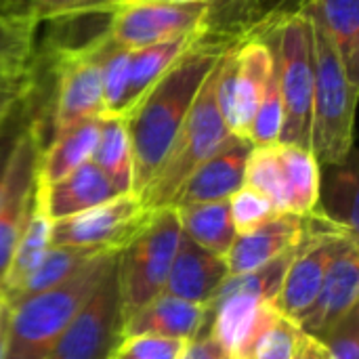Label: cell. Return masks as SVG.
I'll return each mask as SVG.
<instances>
[{
    "mask_svg": "<svg viewBox=\"0 0 359 359\" xmlns=\"http://www.w3.org/2000/svg\"><path fill=\"white\" fill-rule=\"evenodd\" d=\"M229 44L231 42L208 40L206 32L147 90V95L130 109V114L124 116L135 162L133 194L139 196L160 168L204 80Z\"/></svg>",
    "mask_w": 359,
    "mask_h": 359,
    "instance_id": "6da1fadb",
    "label": "cell"
},
{
    "mask_svg": "<svg viewBox=\"0 0 359 359\" xmlns=\"http://www.w3.org/2000/svg\"><path fill=\"white\" fill-rule=\"evenodd\" d=\"M118 252L95 257L67 282L6 307L2 359H48L61 334L116 263Z\"/></svg>",
    "mask_w": 359,
    "mask_h": 359,
    "instance_id": "7a4b0ae2",
    "label": "cell"
},
{
    "mask_svg": "<svg viewBox=\"0 0 359 359\" xmlns=\"http://www.w3.org/2000/svg\"><path fill=\"white\" fill-rule=\"evenodd\" d=\"M311 25L313 46V99H311V130L309 149L324 164H339L353 151L358 88L337 53L324 25L303 11Z\"/></svg>",
    "mask_w": 359,
    "mask_h": 359,
    "instance_id": "3957f363",
    "label": "cell"
},
{
    "mask_svg": "<svg viewBox=\"0 0 359 359\" xmlns=\"http://www.w3.org/2000/svg\"><path fill=\"white\" fill-rule=\"evenodd\" d=\"M215 88H217V65L204 80L160 168L154 172L151 181L139 194V200L147 210L170 208L177 191L191 177V172L231 137L221 116Z\"/></svg>",
    "mask_w": 359,
    "mask_h": 359,
    "instance_id": "277c9868",
    "label": "cell"
},
{
    "mask_svg": "<svg viewBox=\"0 0 359 359\" xmlns=\"http://www.w3.org/2000/svg\"><path fill=\"white\" fill-rule=\"evenodd\" d=\"M263 38L273 55V72L284 105V124L278 143L309 147L313 99V46L311 25L303 11L286 15Z\"/></svg>",
    "mask_w": 359,
    "mask_h": 359,
    "instance_id": "5b68a950",
    "label": "cell"
},
{
    "mask_svg": "<svg viewBox=\"0 0 359 359\" xmlns=\"http://www.w3.org/2000/svg\"><path fill=\"white\" fill-rule=\"evenodd\" d=\"M179 238L175 208H160L151 210L143 229L118 252L116 276L124 320L164 292Z\"/></svg>",
    "mask_w": 359,
    "mask_h": 359,
    "instance_id": "8992f818",
    "label": "cell"
},
{
    "mask_svg": "<svg viewBox=\"0 0 359 359\" xmlns=\"http://www.w3.org/2000/svg\"><path fill=\"white\" fill-rule=\"evenodd\" d=\"M215 8L200 2L116 0L109 4L107 34L128 50L208 32Z\"/></svg>",
    "mask_w": 359,
    "mask_h": 359,
    "instance_id": "52a82bcc",
    "label": "cell"
},
{
    "mask_svg": "<svg viewBox=\"0 0 359 359\" xmlns=\"http://www.w3.org/2000/svg\"><path fill=\"white\" fill-rule=\"evenodd\" d=\"M122 328L124 311L114 263L82 303L48 359H109L124 339Z\"/></svg>",
    "mask_w": 359,
    "mask_h": 359,
    "instance_id": "ba28073f",
    "label": "cell"
},
{
    "mask_svg": "<svg viewBox=\"0 0 359 359\" xmlns=\"http://www.w3.org/2000/svg\"><path fill=\"white\" fill-rule=\"evenodd\" d=\"M149 215L137 194H120L84 212L53 221L50 244L120 252L143 229Z\"/></svg>",
    "mask_w": 359,
    "mask_h": 359,
    "instance_id": "9c48e42d",
    "label": "cell"
},
{
    "mask_svg": "<svg viewBox=\"0 0 359 359\" xmlns=\"http://www.w3.org/2000/svg\"><path fill=\"white\" fill-rule=\"evenodd\" d=\"M40 149L38 124L27 118L19 130L0 194V284L34 202Z\"/></svg>",
    "mask_w": 359,
    "mask_h": 359,
    "instance_id": "30bf717a",
    "label": "cell"
},
{
    "mask_svg": "<svg viewBox=\"0 0 359 359\" xmlns=\"http://www.w3.org/2000/svg\"><path fill=\"white\" fill-rule=\"evenodd\" d=\"M105 34V32H103ZM97 40L76 48H61L57 63V93L53 109V135L105 114Z\"/></svg>",
    "mask_w": 359,
    "mask_h": 359,
    "instance_id": "8fae6325",
    "label": "cell"
},
{
    "mask_svg": "<svg viewBox=\"0 0 359 359\" xmlns=\"http://www.w3.org/2000/svg\"><path fill=\"white\" fill-rule=\"evenodd\" d=\"M250 149L252 143L248 139L231 135L181 185L170 208L229 200L244 185V172Z\"/></svg>",
    "mask_w": 359,
    "mask_h": 359,
    "instance_id": "7c38bea8",
    "label": "cell"
},
{
    "mask_svg": "<svg viewBox=\"0 0 359 359\" xmlns=\"http://www.w3.org/2000/svg\"><path fill=\"white\" fill-rule=\"evenodd\" d=\"M359 299V248L358 242L347 246L332 263L318 299L311 309L299 322V328L322 339L330 328H334L343 318L358 309Z\"/></svg>",
    "mask_w": 359,
    "mask_h": 359,
    "instance_id": "4fadbf2b",
    "label": "cell"
},
{
    "mask_svg": "<svg viewBox=\"0 0 359 359\" xmlns=\"http://www.w3.org/2000/svg\"><path fill=\"white\" fill-rule=\"evenodd\" d=\"M305 236V217L294 212H278L263 225L238 233L227 250L225 265L229 276L250 273L280 255L294 248Z\"/></svg>",
    "mask_w": 359,
    "mask_h": 359,
    "instance_id": "5bb4252c",
    "label": "cell"
},
{
    "mask_svg": "<svg viewBox=\"0 0 359 359\" xmlns=\"http://www.w3.org/2000/svg\"><path fill=\"white\" fill-rule=\"evenodd\" d=\"M227 276L229 273L223 257L200 248L196 242L181 233L162 294L206 307Z\"/></svg>",
    "mask_w": 359,
    "mask_h": 359,
    "instance_id": "9a60e30c",
    "label": "cell"
},
{
    "mask_svg": "<svg viewBox=\"0 0 359 359\" xmlns=\"http://www.w3.org/2000/svg\"><path fill=\"white\" fill-rule=\"evenodd\" d=\"M36 191L50 221L84 212L120 196L111 181L93 162L78 166L76 170L50 185H38L36 181Z\"/></svg>",
    "mask_w": 359,
    "mask_h": 359,
    "instance_id": "2e32d148",
    "label": "cell"
},
{
    "mask_svg": "<svg viewBox=\"0 0 359 359\" xmlns=\"http://www.w3.org/2000/svg\"><path fill=\"white\" fill-rule=\"evenodd\" d=\"M204 316L206 309L202 305L170 294H160L124 320L122 334L124 339L139 334H156L166 339L189 341L200 332Z\"/></svg>",
    "mask_w": 359,
    "mask_h": 359,
    "instance_id": "e0dca14e",
    "label": "cell"
},
{
    "mask_svg": "<svg viewBox=\"0 0 359 359\" xmlns=\"http://www.w3.org/2000/svg\"><path fill=\"white\" fill-rule=\"evenodd\" d=\"M359 177L355 154L339 164L320 166V196L311 212L358 238Z\"/></svg>",
    "mask_w": 359,
    "mask_h": 359,
    "instance_id": "ac0fdd59",
    "label": "cell"
},
{
    "mask_svg": "<svg viewBox=\"0 0 359 359\" xmlns=\"http://www.w3.org/2000/svg\"><path fill=\"white\" fill-rule=\"evenodd\" d=\"M99 118L82 120L59 135H53L50 143L40 149L36 181L38 185H50L78 166L90 162L97 137H99Z\"/></svg>",
    "mask_w": 359,
    "mask_h": 359,
    "instance_id": "d6986e66",
    "label": "cell"
},
{
    "mask_svg": "<svg viewBox=\"0 0 359 359\" xmlns=\"http://www.w3.org/2000/svg\"><path fill=\"white\" fill-rule=\"evenodd\" d=\"M103 252H114V250H99V248H84V246H65V244H50L48 250L44 252L42 261L38 267L11 292H4V303L6 307L40 294L44 290H50L63 282H67L72 276H76L80 269H84L95 257Z\"/></svg>",
    "mask_w": 359,
    "mask_h": 359,
    "instance_id": "ffe728a7",
    "label": "cell"
},
{
    "mask_svg": "<svg viewBox=\"0 0 359 359\" xmlns=\"http://www.w3.org/2000/svg\"><path fill=\"white\" fill-rule=\"evenodd\" d=\"M301 339L303 330L299 324L284 318L271 303H267L236 349L233 359H292Z\"/></svg>",
    "mask_w": 359,
    "mask_h": 359,
    "instance_id": "44dd1931",
    "label": "cell"
},
{
    "mask_svg": "<svg viewBox=\"0 0 359 359\" xmlns=\"http://www.w3.org/2000/svg\"><path fill=\"white\" fill-rule=\"evenodd\" d=\"M90 162L111 181L118 194H133L135 162L133 145L124 116L103 114L99 120V137Z\"/></svg>",
    "mask_w": 359,
    "mask_h": 359,
    "instance_id": "7402d4cb",
    "label": "cell"
},
{
    "mask_svg": "<svg viewBox=\"0 0 359 359\" xmlns=\"http://www.w3.org/2000/svg\"><path fill=\"white\" fill-rule=\"evenodd\" d=\"M206 34V32H204ZM204 34L179 36L172 40L156 42L130 50V69H128V95H126V116L130 109L147 95V90L183 57V53Z\"/></svg>",
    "mask_w": 359,
    "mask_h": 359,
    "instance_id": "603a6c76",
    "label": "cell"
},
{
    "mask_svg": "<svg viewBox=\"0 0 359 359\" xmlns=\"http://www.w3.org/2000/svg\"><path fill=\"white\" fill-rule=\"evenodd\" d=\"M301 11L324 25L349 78L359 84V0H307Z\"/></svg>",
    "mask_w": 359,
    "mask_h": 359,
    "instance_id": "cb8c5ba5",
    "label": "cell"
},
{
    "mask_svg": "<svg viewBox=\"0 0 359 359\" xmlns=\"http://www.w3.org/2000/svg\"><path fill=\"white\" fill-rule=\"evenodd\" d=\"M181 233L196 242L200 248L225 257L236 240V227L231 223L229 204L223 202H206L175 208Z\"/></svg>",
    "mask_w": 359,
    "mask_h": 359,
    "instance_id": "d4e9b609",
    "label": "cell"
},
{
    "mask_svg": "<svg viewBox=\"0 0 359 359\" xmlns=\"http://www.w3.org/2000/svg\"><path fill=\"white\" fill-rule=\"evenodd\" d=\"M50 225L53 221L48 219V215L42 208V202L38 198V191L34 194V202L29 206L27 219L23 223L21 236L15 244L8 269L2 278L0 284V292H11L13 288H17L42 261L44 252L50 246Z\"/></svg>",
    "mask_w": 359,
    "mask_h": 359,
    "instance_id": "484cf974",
    "label": "cell"
},
{
    "mask_svg": "<svg viewBox=\"0 0 359 359\" xmlns=\"http://www.w3.org/2000/svg\"><path fill=\"white\" fill-rule=\"evenodd\" d=\"M276 149H278V158H280L282 172H284L288 212L305 217L318 204L320 162L316 160L309 147L276 143Z\"/></svg>",
    "mask_w": 359,
    "mask_h": 359,
    "instance_id": "4316f807",
    "label": "cell"
},
{
    "mask_svg": "<svg viewBox=\"0 0 359 359\" xmlns=\"http://www.w3.org/2000/svg\"><path fill=\"white\" fill-rule=\"evenodd\" d=\"M40 21L27 11L0 15V76H17L32 72V55L36 46Z\"/></svg>",
    "mask_w": 359,
    "mask_h": 359,
    "instance_id": "83f0119b",
    "label": "cell"
},
{
    "mask_svg": "<svg viewBox=\"0 0 359 359\" xmlns=\"http://www.w3.org/2000/svg\"><path fill=\"white\" fill-rule=\"evenodd\" d=\"M97 57L101 72L103 109L111 116H126V95H128V69L130 50L116 44L105 32L97 40Z\"/></svg>",
    "mask_w": 359,
    "mask_h": 359,
    "instance_id": "f1b7e54d",
    "label": "cell"
},
{
    "mask_svg": "<svg viewBox=\"0 0 359 359\" xmlns=\"http://www.w3.org/2000/svg\"><path fill=\"white\" fill-rule=\"evenodd\" d=\"M244 185L263 194L278 212H288L286 183L276 145H261L250 149L244 172Z\"/></svg>",
    "mask_w": 359,
    "mask_h": 359,
    "instance_id": "f546056e",
    "label": "cell"
},
{
    "mask_svg": "<svg viewBox=\"0 0 359 359\" xmlns=\"http://www.w3.org/2000/svg\"><path fill=\"white\" fill-rule=\"evenodd\" d=\"M282 124H284V105H282L280 88L276 82V72H273V76L263 93V99L252 116L246 139L252 143V147L276 145L282 135Z\"/></svg>",
    "mask_w": 359,
    "mask_h": 359,
    "instance_id": "4dcf8cb0",
    "label": "cell"
},
{
    "mask_svg": "<svg viewBox=\"0 0 359 359\" xmlns=\"http://www.w3.org/2000/svg\"><path fill=\"white\" fill-rule=\"evenodd\" d=\"M229 215H231V223L236 227V233H244L250 231L259 225H263L265 221H269L271 217L278 215V210L273 208V204L259 194L257 189L242 185L229 200Z\"/></svg>",
    "mask_w": 359,
    "mask_h": 359,
    "instance_id": "1f68e13d",
    "label": "cell"
},
{
    "mask_svg": "<svg viewBox=\"0 0 359 359\" xmlns=\"http://www.w3.org/2000/svg\"><path fill=\"white\" fill-rule=\"evenodd\" d=\"M187 341L156 334L126 337L109 359H177Z\"/></svg>",
    "mask_w": 359,
    "mask_h": 359,
    "instance_id": "d6a6232c",
    "label": "cell"
},
{
    "mask_svg": "<svg viewBox=\"0 0 359 359\" xmlns=\"http://www.w3.org/2000/svg\"><path fill=\"white\" fill-rule=\"evenodd\" d=\"M326 359H359V309H353L322 339Z\"/></svg>",
    "mask_w": 359,
    "mask_h": 359,
    "instance_id": "836d02e7",
    "label": "cell"
},
{
    "mask_svg": "<svg viewBox=\"0 0 359 359\" xmlns=\"http://www.w3.org/2000/svg\"><path fill=\"white\" fill-rule=\"evenodd\" d=\"M238 2V17L252 27H267L273 21L299 13L307 0H236Z\"/></svg>",
    "mask_w": 359,
    "mask_h": 359,
    "instance_id": "e575fe53",
    "label": "cell"
},
{
    "mask_svg": "<svg viewBox=\"0 0 359 359\" xmlns=\"http://www.w3.org/2000/svg\"><path fill=\"white\" fill-rule=\"evenodd\" d=\"M25 11L38 21L44 19H65L93 11H101L97 0H21Z\"/></svg>",
    "mask_w": 359,
    "mask_h": 359,
    "instance_id": "d590c367",
    "label": "cell"
},
{
    "mask_svg": "<svg viewBox=\"0 0 359 359\" xmlns=\"http://www.w3.org/2000/svg\"><path fill=\"white\" fill-rule=\"evenodd\" d=\"M32 90H34L32 72L17 74V76H0V128L29 99Z\"/></svg>",
    "mask_w": 359,
    "mask_h": 359,
    "instance_id": "8d00e7d4",
    "label": "cell"
},
{
    "mask_svg": "<svg viewBox=\"0 0 359 359\" xmlns=\"http://www.w3.org/2000/svg\"><path fill=\"white\" fill-rule=\"evenodd\" d=\"M25 116H27V109H25V103H23V105L4 122V126L0 128V194H2L6 168H8V162H11L15 143H17V137H19V130H21L23 122L27 120Z\"/></svg>",
    "mask_w": 359,
    "mask_h": 359,
    "instance_id": "74e56055",
    "label": "cell"
},
{
    "mask_svg": "<svg viewBox=\"0 0 359 359\" xmlns=\"http://www.w3.org/2000/svg\"><path fill=\"white\" fill-rule=\"evenodd\" d=\"M177 359H233L229 351H225L215 339L212 334L208 332V326L206 322L202 324L200 332L189 339L181 351V355Z\"/></svg>",
    "mask_w": 359,
    "mask_h": 359,
    "instance_id": "f35d334b",
    "label": "cell"
},
{
    "mask_svg": "<svg viewBox=\"0 0 359 359\" xmlns=\"http://www.w3.org/2000/svg\"><path fill=\"white\" fill-rule=\"evenodd\" d=\"M292 359H326V351H324V345L318 339L303 332L301 345H299V349H297Z\"/></svg>",
    "mask_w": 359,
    "mask_h": 359,
    "instance_id": "ab89813d",
    "label": "cell"
},
{
    "mask_svg": "<svg viewBox=\"0 0 359 359\" xmlns=\"http://www.w3.org/2000/svg\"><path fill=\"white\" fill-rule=\"evenodd\" d=\"M172 2H200V4H210L212 8H217L219 4L231 2V0H172Z\"/></svg>",
    "mask_w": 359,
    "mask_h": 359,
    "instance_id": "60d3db41",
    "label": "cell"
},
{
    "mask_svg": "<svg viewBox=\"0 0 359 359\" xmlns=\"http://www.w3.org/2000/svg\"><path fill=\"white\" fill-rule=\"evenodd\" d=\"M15 11H25L23 6H15V4H2L0 2V15H4V13H15Z\"/></svg>",
    "mask_w": 359,
    "mask_h": 359,
    "instance_id": "b9f144b4",
    "label": "cell"
},
{
    "mask_svg": "<svg viewBox=\"0 0 359 359\" xmlns=\"http://www.w3.org/2000/svg\"><path fill=\"white\" fill-rule=\"evenodd\" d=\"M4 316H6V303H4V297H2V292H0V326H2Z\"/></svg>",
    "mask_w": 359,
    "mask_h": 359,
    "instance_id": "7bdbcfd3",
    "label": "cell"
},
{
    "mask_svg": "<svg viewBox=\"0 0 359 359\" xmlns=\"http://www.w3.org/2000/svg\"><path fill=\"white\" fill-rule=\"evenodd\" d=\"M111 2H116V0H97V6H99L101 11H107Z\"/></svg>",
    "mask_w": 359,
    "mask_h": 359,
    "instance_id": "ee69618b",
    "label": "cell"
},
{
    "mask_svg": "<svg viewBox=\"0 0 359 359\" xmlns=\"http://www.w3.org/2000/svg\"><path fill=\"white\" fill-rule=\"evenodd\" d=\"M2 347H4V320H2V326H0V359H2Z\"/></svg>",
    "mask_w": 359,
    "mask_h": 359,
    "instance_id": "f6af8a7d",
    "label": "cell"
},
{
    "mask_svg": "<svg viewBox=\"0 0 359 359\" xmlns=\"http://www.w3.org/2000/svg\"><path fill=\"white\" fill-rule=\"evenodd\" d=\"M2 4H15V6H23V2L21 0H0ZM25 8V6H23Z\"/></svg>",
    "mask_w": 359,
    "mask_h": 359,
    "instance_id": "bcb514c9",
    "label": "cell"
}]
</instances>
